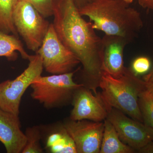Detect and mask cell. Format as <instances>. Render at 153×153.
Returning <instances> with one entry per match:
<instances>
[{
  "label": "cell",
  "instance_id": "cell-1",
  "mask_svg": "<svg viewBox=\"0 0 153 153\" xmlns=\"http://www.w3.org/2000/svg\"><path fill=\"white\" fill-rule=\"evenodd\" d=\"M53 27L58 38L83 67L82 84L97 93L102 75V38L79 13L74 0H54Z\"/></svg>",
  "mask_w": 153,
  "mask_h": 153
},
{
  "label": "cell",
  "instance_id": "cell-2",
  "mask_svg": "<svg viewBox=\"0 0 153 153\" xmlns=\"http://www.w3.org/2000/svg\"><path fill=\"white\" fill-rule=\"evenodd\" d=\"M129 4L121 0H94L79 11L89 18L94 30L130 42L142 29L143 22L139 12Z\"/></svg>",
  "mask_w": 153,
  "mask_h": 153
},
{
  "label": "cell",
  "instance_id": "cell-3",
  "mask_svg": "<svg viewBox=\"0 0 153 153\" xmlns=\"http://www.w3.org/2000/svg\"><path fill=\"white\" fill-rule=\"evenodd\" d=\"M144 82L135 75L130 68H126L123 74L118 77L103 71L99 88L105 100L111 108L143 123L138 98L140 94L146 89Z\"/></svg>",
  "mask_w": 153,
  "mask_h": 153
},
{
  "label": "cell",
  "instance_id": "cell-4",
  "mask_svg": "<svg viewBox=\"0 0 153 153\" xmlns=\"http://www.w3.org/2000/svg\"><path fill=\"white\" fill-rule=\"evenodd\" d=\"M73 71L65 74L38 76L31 84V97L47 109L59 108L72 103L76 91L83 85L73 79Z\"/></svg>",
  "mask_w": 153,
  "mask_h": 153
},
{
  "label": "cell",
  "instance_id": "cell-5",
  "mask_svg": "<svg viewBox=\"0 0 153 153\" xmlns=\"http://www.w3.org/2000/svg\"><path fill=\"white\" fill-rule=\"evenodd\" d=\"M13 19L28 49L37 52L49 30V22L30 3L20 0L15 6Z\"/></svg>",
  "mask_w": 153,
  "mask_h": 153
},
{
  "label": "cell",
  "instance_id": "cell-6",
  "mask_svg": "<svg viewBox=\"0 0 153 153\" xmlns=\"http://www.w3.org/2000/svg\"><path fill=\"white\" fill-rule=\"evenodd\" d=\"M27 68L13 80L0 83V108L19 115L23 94L33 81L41 76L44 67L40 55H32Z\"/></svg>",
  "mask_w": 153,
  "mask_h": 153
},
{
  "label": "cell",
  "instance_id": "cell-7",
  "mask_svg": "<svg viewBox=\"0 0 153 153\" xmlns=\"http://www.w3.org/2000/svg\"><path fill=\"white\" fill-rule=\"evenodd\" d=\"M36 53L41 57L44 68L52 74L71 72L80 63L77 57L58 38L52 23L50 24L42 45Z\"/></svg>",
  "mask_w": 153,
  "mask_h": 153
},
{
  "label": "cell",
  "instance_id": "cell-8",
  "mask_svg": "<svg viewBox=\"0 0 153 153\" xmlns=\"http://www.w3.org/2000/svg\"><path fill=\"white\" fill-rule=\"evenodd\" d=\"M123 142L137 151L153 141V128L112 108L107 118Z\"/></svg>",
  "mask_w": 153,
  "mask_h": 153
},
{
  "label": "cell",
  "instance_id": "cell-9",
  "mask_svg": "<svg viewBox=\"0 0 153 153\" xmlns=\"http://www.w3.org/2000/svg\"><path fill=\"white\" fill-rule=\"evenodd\" d=\"M72 104L73 107L69 118L75 121H104L112 108L105 100L101 92L93 94L92 91L84 85L75 91Z\"/></svg>",
  "mask_w": 153,
  "mask_h": 153
},
{
  "label": "cell",
  "instance_id": "cell-10",
  "mask_svg": "<svg viewBox=\"0 0 153 153\" xmlns=\"http://www.w3.org/2000/svg\"><path fill=\"white\" fill-rule=\"evenodd\" d=\"M63 124L74 140L77 153H100L104 132V121H75L69 118Z\"/></svg>",
  "mask_w": 153,
  "mask_h": 153
},
{
  "label": "cell",
  "instance_id": "cell-11",
  "mask_svg": "<svg viewBox=\"0 0 153 153\" xmlns=\"http://www.w3.org/2000/svg\"><path fill=\"white\" fill-rule=\"evenodd\" d=\"M130 42L120 36L105 35L102 38L101 59L102 71L114 77L123 74L124 50Z\"/></svg>",
  "mask_w": 153,
  "mask_h": 153
},
{
  "label": "cell",
  "instance_id": "cell-12",
  "mask_svg": "<svg viewBox=\"0 0 153 153\" xmlns=\"http://www.w3.org/2000/svg\"><path fill=\"white\" fill-rule=\"evenodd\" d=\"M0 142L7 153H22L27 138L21 130L19 115L0 108Z\"/></svg>",
  "mask_w": 153,
  "mask_h": 153
},
{
  "label": "cell",
  "instance_id": "cell-13",
  "mask_svg": "<svg viewBox=\"0 0 153 153\" xmlns=\"http://www.w3.org/2000/svg\"><path fill=\"white\" fill-rule=\"evenodd\" d=\"M49 130L45 139V149L52 153H77L73 140L63 124Z\"/></svg>",
  "mask_w": 153,
  "mask_h": 153
},
{
  "label": "cell",
  "instance_id": "cell-14",
  "mask_svg": "<svg viewBox=\"0 0 153 153\" xmlns=\"http://www.w3.org/2000/svg\"><path fill=\"white\" fill-rule=\"evenodd\" d=\"M104 130L99 153H133V149L126 144L120 138L112 124L105 119Z\"/></svg>",
  "mask_w": 153,
  "mask_h": 153
},
{
  "label": "cell",
  "instance_id": "cell-15",
  "mask_svg": "<svg viewBox=\"0 0 153 153\" xmlns=\"http://www.w3.org/2000/svg\"><path fill=\"white\" fill-rule=\"evenodd\" d=\"M16 52H19L25 60H29L32 57L25 51L18 38L0 31V57H5L10 60H15L17 56Z\"/></svg>",
  "mask_w": 153,
  "mask_h": 153
},
{
  "label": "cell",
  "instance_id": "cell-16",
  "mask_svg": "<svg viewBox=\"0 0 153 153\" xmlns=\"http://www.w3.org/2000/svg\"><path fill=\"white\" fill-rule=\"evenodd\" d=\"M19 0H0V31L12 33L18 38V32L13 22V13Z\"/></svg>",
  "mask_w": 153,
  "mask_h": 153
},
{
  "label": "cell",
  "instance_id": "cell-17",
  "mask_svg": "<svg viewBox=\"0 0 153 153\" xmlns=\"http://www.w3.org/2000/svg\"><path fill=\"white\" fill-rule=\"evenodd\" d=\"M138 104L143 123L153 128V95L147 89L140 94Z\"/></svg>",
  "mask_w": 153,
  "mask_h": 153
},
{
  "label": "cell",
  "instance_id": "cell-18",
  "mask_svg": "<svg viewBox=\"0 0 153 153\" xmlns=\"http://www.w3.org/2000/svg\"><path fill=\"white\" fill-rule=\"evenodd\" d=\"M25 134L27 142L22 153H43V149L40 142L42 138L41 127L33 126L27 128Z\"/></svg>",
  "mask_w": 153,
  "mask_h": 153
},
{
  "label": "cell",
  "instance_id": "cell-19",
  "mask_svg": "<svg viewBox=\"0 0 153 153\" xmlns=\"http://www.w3.org/2000/svg\"><path fill=\"white\" fill-rule=\"evenodd\" d=\"M151 67V61L146 56H141L135 58L131 63V70L135 75L147 74Z\"/></svg>",
  "mask_w": 153,
  "mask_h": 153
},
{
  "label": "cell",
  "instance_id": "cell-20",
  "mask_svg": "<svg viewBox=\"0 0 153 153\" xmlns=\"http://www.w3.org/2000/svg\"><path fill=\"white\" fill-rule=\"evenodd\" d=\"M30 3L45 18L53 16L54 0H20Z\"/></svg>",
  "mask_w": 153,
  "mask_h": 153
},
{
  "label": "cell",
  "instance_id": "cell-21",
  "mask_svg": "<svg viewBox=\"0 0 153 153\" xmlns=\"http://www.w3.org/2000/svg\"><path fill=\"white\" fill-rule=\"evenodd\" d=\"M140 153H153V141L148 143L147 144L137 151Z\"/></svg>",
  "mask_w": 153,
  "mask_h": 153
},
{
  "label": "cell",
  "instance_id": "cell-22",
  "mask_svg": "<svg viewBox=\"0 0 153 153\" xmlns=\"http://www.w3.org/2000/svg\"><path fill=\"white\" fill-rule=\"evenodd\" d=\"M140 6L143 8L153 11V0H137Z\"/></svg>",
  "mask_w": 153,
  "mask_h": 153
},
{
  "label": "cell",
  "instance_id": "cell-23",
  "mask_svg": "<svg viewBox=\"0 0 153 153\" xmlns=\"http://www.w3.org/2000/svg\"><path fill=\"white\" fill-rule=\"evenodd\" d=\"M94 1V0H74V1L77 8L79 10L88 4Z\"/></svg>",
  "mask_w": 153,
  "mask_h": 153
},
{
  "label": "cell",
  "instance_id": "cell-24",
  "mask_svg": "<svg viewBox=\"0 0 153 153\" xmlns=\"http://www.w3.org/2000/svg\"><path fill=\"white\" fill-rule=\"evenodd\" d=\"M143 79L146 82H153V66L150 71L143 76Z\"/></svg>",
  "mask_w": 153,
  "mask_h": 153
},
{
  "label": "cell",
  "instance_id": "cell-25",
  "mask_svg": "<svg viewBox=\"0 0 153 153\" xmlns=\"http://www.w3.org/2000/svg\"><path fill=\"white\" fill-rule=\"evenodd\" d=\"M144 84L146 89L149 91L153 95V82H146L145 81Z\"/></svg>",
  "mask_w": 153,
  "mask_h": 153
},
{
  "label": "cell",
  "instance_id": "cell-26",
  "mask_svg": "<svg viewBox=\"0 0 153 153\" xmlns=\"http://www.w3.org/2000/svg\"><path fill=\"white\" fill-rule=\"evenodd\" d=\"M121 1H124L130 4L134 0H121Z\"/></svg>",
  "mask_w": 153,
  "mask_h": 153
}]
</instances>
